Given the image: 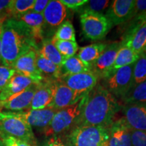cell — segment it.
Here are the masks:
<instances>
[{
	"label": "cell",
	"instance_id": "5bb4252c",
	"mask_svg": "<svg viewBox=\"0 0 146 146\" xmlns=\"http://www.w3.org/2000/svg\"><path fill=\"white\" fill-rule=\"evenodd\" d=\"M121 110L123 118L130 129L146 131V104H127Z\"/></svg>",
	"mask_w": 146,
	"mask_h": 146
},
{
	"label": "cell",
	"instance_id": "ba28073f",
	"mask_svg": "<svg viewBox=\"0 0 146 146\" xmlns=\"http://www.w3.org/2000/svg\"><path fill=\"white\" fill-rule=\"evenodd\" d=\"M68 14V9L66 8L59 0L50 1L43 14L44 36L46 32L48 35L52 34L54 36L60 25L67 20Z\"/></svg>",
	"mask_w": 146,
	"mask_h": 146
},
{
	"label": "cell",
	"instance_id": "ee69618b",
	"mask_svg": "<svg viewBox=\"0 0 146 146\" xmlns=\"http://www.w3.org/2000/svg\"><path fill=\"white\" fill-rule=\"evenodd\" d=\"M1 106H0V112H1Z\"/></svg>",
	"mask_w": 146,
	"mask_h": 146
},
{
	"label": "cell",
	"instance_id": "83f0119b",
	"mask_svg": "<svg viewBox=\"0 0 146 146\" xmlns=\"http://www.w3.org/2000/svg\"><path fill=\"white\" fill-rule=\"evenodd\" d=\"M121 101L124 104L134 103L146 104V81L131 89Z\"/></svg>",
	"mask_w": 146,
	"mask_h": 146
},
{
	"label": "cell",
	"instance_id": "d6986e66",
	"mask_svg": "<svg viewBox=\"0 0 146 146\" xmlns=\"http://www.w3.org/2000/svg\"><path fill=\"white\" fill-rule=\"evenodd\" d=\"M15 20L21 21L26 26L36 43L42 42L44 39V20L43 14L30 11Z\"/></svg>",
	"mask_w": 146,
	"mask_h": 146
},
{
	"label": "cell",
	"instance_id": "603a6c76",
	"mask_svg": "<svg viewBox=\"0 0 146 146\" xmlns=\"http://www.w3.org/2000/svg\"><path fill=\"white\" fill-rule=\"evenodd\" d=\"M36 65L44 79H60L61 78V69L50 60L43 57L39 50L36 51Z\"/></svg>",
	"mask_w": 146,
	"mask_h": 146
},
{
	"label": "cell",
	"instance_id": "7c38bea8",
	"mask_svg": "<svg viewBox=\"0 0 146 146\" xmlns=\"http://www.w3.org/2000/svg\"><path fill=\"white\" fill-rule=\"evenodd\" d=\"M57 110L54 108H46L41 110H28L14 112L31 127L43 132L50 124Z\"/></svg>",
	"mask_w": 146,
	"mask_h": 146
},
{
	"label": "cell",
	"instance_id": "f1b7e54d",
	"mask_svg": "<svg viewBox=\"0 0 146 146\" xmlns=\"http://www.w3.org/2000/svg\"><path fill=\"white\" fill-rule=\"evenodd\" d=\"M146 81V54L142 52L134 63L133 71V87Z\"/></svg>",
	"mask_w": 146,
	"mask_h": 146
},
{
	"label": "cell",
	"instance_id": "5b68a950",
	"mask_svg": "<svg viewBox=\"0 0 146 146\" xmlns=\"http://www.w3.org/2000/svg\"><path fill=\"white\" fill-rule=\"evenodd\" d=\"M86 96L83 97L74 104L57 110L50 124L43 132L45 135L47 137L60 136L70 131L81 112Z\"/></svg>",
	"mask_w": 146,
	"mask_h": 146
},
{
	"label": "cell",
	"instance_id": "8fae6325",
	"mask_svg": "<svg viewBox=\"0 0 146 146\" xmlns=\"http://www.w3.org/2000/svg\"><path fill=\"white\" fill-rule=\"evenodd\" d=\"M120 46V41L107 45L101 56L91 66V72L96 74L98 80H104L108 77L110 69L114 62Z\"/></svg>",
	"mask_w": 146,
	"mask_h": 146
},
{
	"label": "cell",
	"instance_id": "4316f807",
	"mask_svg": "<svg viewBox=\"0 0 146 146\" xmlns=\"http://www.w3.org/2000/svg\"><path fill=\"white\" fill-rule=\"evenodd\" d=\"M87 72H91V68L75 56L66 59L61 67L62 76Z\"/></svg>",
	"mask_w": 146,
	"mask_h": 146
},
{
	"label": "cell",
	"instance_id": "9a60e30c",
	"mask_svg": "<svg viewBox=\"0 0 146 146\" xmlns=\"http://www.w3.org/2000/svg\"><path fill=\"white\" fill-rule=\"evenodd\" d=\"M39 83H34L19 94L10 97L5 101H0L1 109H5L13 112H19L29 109L35 91Z\"/></svg>",
	"mask_w": 146,
	"mask_h": 146
},
{
	"label": "cell",
	"instance_id": "7a4b0ae2",
	"mask_svg": "<svg viewBox=\"0 0 146 146\" xmlns=\"http://www.w3.org/2000/svg\"><path fill=\"white\" fill-rule=\"evenodd\" d=\"M33 50H39V48L26 26L17 20H5L1 34L2 65L12 68L18 58Z\"/></svg>",
	"mask_w": 146,
	"mask_h": 146
},
{
	"label": "cell",
	"instance_id": "484cf974",
	"mask_svg": "<svg viewBox=\"0 0 146 146\" xmlns=\"http://www.w3.org/2000/svg\"><path fill=\"white\" fill-rule=\"evenodd\" d=\"M35 0H12L6 9V14L17 19L32 10Z\"/></svg>",
	"mask_w": 146,
	"mask_h": 146
},
{
	"label": "cell",
	"instance_id": "44dd1931",
	"mask_svg": "<svg viewBox=\"0 0 146 146\" xmlns=\"http://www.w3.org/2000/svg\"><path fill=\"white\" fill-rule=\"evenodd\" d=\"M120 42L121 45L129 47L137 54H141L146 46V21L127 39Z\"/></svg>",
	"mask_w": 146,
	"mask_h": 146
},
{
	"label": "cell",
	"instance_id": "3957f363",
	"mask_svg": "<svg viewBox=\"0 0 146 146\" xmlns=\"http://www.w3.org/2000/svg\"><path fill=\"white\" fill-rule=\"evenodd\" d=\"M68 146H108L109 129L103 127H76L68 131Z\"/></svg>",
	"mask_w": 146,
	"mask_h": 146
},
{
	"label": "cell",
	"instance_id": "e575fe53",
	"mask_svg": "<svg viewBox=\"0 0 146 146\" xmlns=\"http://www.w3.org/2000/svg\"><path fill=\"white\" fill-rule=\"evenodd\" d=\"M0 140L3 146H33L27 142L10 136L0 137Z\"/></svg>",
	"mask_w": 146,
	"mask_h": 146
},
{
	"label": "cell",
	"instance_id": "ab89813d",
	"mask_svg": "<svg viewBox=\"0 0 146 146\" xmlns=\"http://www.w3.org/2000/svg\"><path fill=\"white\" fill-rule=\"evenodd\" d=\"M10 1L7 0H0V13L3 12L4 10H6Z\"/></svg>",
	"mask_w": 146,
	"mask_h": 146
},
{
	"label": "cell",
	"instance_id": "74e56055",
	"mask_svg": "<svg viewBox=\"0 0 146 146\" xmlns=\"http://www.w3.org/2000/svg\"><path fill=\"white\" fill-rule=\"evenodd\" d=\"M49 2L50 1L48 0H35V2L31 11L35 13L43 14Z\"/></svg>",
	"mask_w": 146,
	"mask_h": 146
},
{
	"label": "cell",
	"instance_id": "8992f818",
	"mask_svg": "<svg viewBox=\"0 0 146 146\" xmlns=\"http://www.w3.org/2000/svg\"><path fill=\"white\" fill-rule=\"evenodd\" d=\"M81 31L87 39L92 41L102 40L112 29L105 14L84 12L80 14Z\"/></svg>",
	"mask_w": 146,
	"mask_h": 146
},
{
	"label": "cell",
	"instance_id": "4dcf8cb0",
	"mask_svg": "<svg viewBox=\"0 0 146 146\" xmlns=\"http://www.w3.org/2000/svg\"><path fill=\"white\" fill-rule=\"evenodd\" d=\"M110 1L108 0H91L83 6L78 8L76 12L79 14L84 12H92V13L103 14V12L108 8Z\"/></svg>",
	"mask_w": 146,
	"mask_h": 146
},
{
	"label": "cell",
	"instance_id": "ffe728a7",
	"mask_svg": "<svg viewBox=\"0 0 146 146\" xmlns=\"http://www.w3.org/2000/svg\"><path fill=\"white\" fill-rule=\"evenodd\" d=\"M37 83L32 78L22 74H16L12 76L6 87L0 92V101H5L10 97L19 94L31 85Z\"/></svg>",
	"mask_w": 146,
	"mask_h": 146
},
{
	"label": "cell",
	"instance_id": "8d00e7d4",
	"mask_svg": "<svg viewBox=\"0 0 146 146\" xmlns=\"http://www.w3.org/2000/svg\"><path fill=\"white\" fill-rule=\"evenodd\" d=\"M41 146H68L64 139L60 136H53L47 139Z\"/></svg>",
	"mask_w": 146,
	"mask_h": 146
},
{
	"label": "cell",
	"instance_id": "1f68e13d",
	"mask_svg": "<svg viewBox=\"0 0 146 146\" xmlns=\"http://www.w3.org/2000/svg\"><path fill=\"white\" fill-rule=\"evenodd\" d=\"M52 42L65 60L74 56L78 50V44L76 41L52 40Z\"/></svg>",
	"mask_w": 146,
	"mask_h": 146
},
{
	"label": "cell",
	"instance_id": "4fadbf2b",
	"mask_svg": "<svg viewBox=\"0 0 146 146\" xmlns=\"http://www.w3.org/2000/svg\"><path fill=\"white\" fill-rule=\"evenodd\" d=\"M36 51L33 50L21 56L16 60L12 67L16 72L26 76L40 83L44 80L43 76L37 69L36 65Z\"/></svg>",
	"mask_w": 146,
	"mask_h": 146
},
{
	"label": "cell",
	"instance_id": "f546056e",
	"mask_svg": "<svg viewBox=\"0 0 146 146\" xmlns=\"http://www.w3.org/2000/svg\"><path fill=\"white\" fill-rule=\"evenodd\" d=\"M52 39L76 41L75 30L70 21L67 19L63 22L57 29Z\"/></svg>",
	"mask_w": 146,
	"mask_h": 146
},
{
	"label": "cell",
	"instance_id": "6da1fadb",
	"mask_svg": "<svg viewBox=\"0 0 146 146\" xmlns=\"http://www.w3.org/2000/svg\"><path fill=\"white\" fill-rule=\"evenodd\" d=\"M122 106L112 94L98 83L85 97L81 112L73 127H103L109 129Z\"/></svg>",
	"mask_w": 146,
	"mask_h": 146
},
{
	"label": "cell",
	"instance_id": "52a82bcc",
	"mask_svg": "<svg viewBox=\"0 0 146 146\" xmlns=\"http://www.w3.org/2000/svg\"><path fill=\"white\" fill-rule=\"evenodd\" d=\"M133 66L134 64L124 66L102 80V85L116 99L122 100L132 89Z\"/></svg>",
	"mask_w": 146,
	"mask_h": 146
},
{
	"label": "cell",
	"instance_id": "d6a6232c",
	"mask_svg": "<svg viewBox=\"0 0 146 146\" xmlns=\"http://www.w3.org/2000/svg\"><path fill=\"white\" fill-rule=\"evenodd\" d=\"M15 74L16 70L14 68L0 65V92L6 87Z\"/></svg>",
	"mask_w": 146,
	"mask_h": 146
},
{
	"label": "cell",
	"instance_id": "30bf717a",
	"mask_svg": "<svg viewBox=\"0 0 146 146\" xmlns=\"http://www.w3.org/2000/svg\"><path fill=\"white\" fill-rule=\"evenodd\" d=\"M60 80L81 97L88 94L98 83V78L92 72L62 75Z\"/></svg>",
	"mask_w": 146,
	"mask_h": 146
},
{
	"label": "cell",
	"instance_id": "b9f144b4",
	"mask_svg": "<svg viewBox=\"0 0 146 146\" xmlns=\"http://www.w3.org/2000/svg\"><path fill=\"white\" fill-rule=\"evenodd\" d=\"M0 146H3V143H2V142L1 141V140H0Z\"/></svg>",
	"mask_w": 146,
	"mask_h": 146
},
{
	"label": "cell",
	"instance_id": "277c9868",
	"mask_svg": "<svg viewBox=\"0 0 146 146\" xmlns=\"http://www.w3.org/2000/svg\"><path fill=\"white\" fill-rule=\"evenodd\" d=\"M10 136L36 146L32 127L14 112H0V137Z\"/></svg>",
	"mask_w": 146,
	"mask_h": 146
},
{
	"label": "cell",
	"instance_id": "836d02e7",
	"mask_svg": "<svg viewBox=\"0 0 146 146\" xmlns=\"http://www.w3.org/2000/svg\"><path fill=\"white\" fill-rule=\"evenodd\" d=\"M131 146H146V131L131 129Z\"/></svg>",
	"mask_w": 146,
	"mask_h": 146
},
{
	"label": "cell",
	"instance_id": "7bdbcfd3",
	"mask_svg": "<svg viewBox=\"0 0 146 146\" xmlns=\"http://www.w3.org/2000/svg\"><path fill=\"white\" fill-rule=\"evenodd\" d=\"M143 52H145V54H146V46H145V48H144V50H143Z\"/></svg>",
	"mask_w": 146,
	"mask_h": 146
},
{
	"label": "cell",
	"instance_id": "2e32d148",
	"mask_svg": "<svg viewBox=\"0 0 146 146\" xmlns=\"http://www.w3.org/2000/svg\"><path fill=\"white\" fill-rule=\"evenodd\" d=\"M56 80L44 79L39 83L29 110H41L50 107L54 99Z\"/></svg>",
	"mask_w": 146,
	"mask_h": 146
},
{
	"label": "cell",
	"instance_id": "cb8c5ba5",
	"mask_svg": "<svg viewBox=\"0 0 146 146\" xmlns=\"http://www.w3.org/2000/svg\"><path fill=\"white\" fill-rule=\"evenodd\" d=\"M139 56V54L133 52L130 48L124 45H121L118 50L114 62L110 69L108 77L114 74L118 69L126 66L134 64L137 60Z\"/></svg>",
	"mask_w": 146,
	"mask_h": 146
},
{
	"label": "cell",
	"instance_id": "ac0fdd59",
	"mask_svg": "<svg viewBox=\"0 0 146 146\" xmlns=\"http://www.w3.org/2000/svg\"><path fill=\"white\" fill-rule=\"evenodd\" d=\"M130 131L123 117L114 120L109 128L108 146H131Z\"/></svg>",
	"mask_w": 146,
	"mask_h": 146
},
{
	"label": "cell",
	"instance_id": "60d3db41",
	"mask_svg": "<svg viewBox=\"0 0 146 146\" xmlns=\"http://www.w3.org/2000/svg\"><path fill=\"white\" fill-rule=\"evenodd\" d=\"M4 21L0 22V63L1 59V34H2V25Z\"/></svg>",
	"mask_w": 146,
	"mask_h": 146
},
{
	"label": "cell",
	"instance_id": "e0dca14e",
	"mask_svg": "<svg viewBox=\"0 0 146 146\" xmlns=\"http://www.w3.org/2000/svg\"><path fill=\"white\" fill-rule=\"evenodd\" d=\"M82 98L83 97L76 94L60 79H57L56 81L54 99L50 108L59 110L74 104Z\"/></svg>",
	"mask_w": 146,
	"mask_h": 146
},
{
	"label": "cell",
	"instance_id": "9c48e42d",
	"mask_svg": "<svg viewBox=\"0 0 146 146\" xmlns=\"http://www.w3.org/2000/svg\"><path fill=\"white\" fill-rule=\"evenodd\" d=\"M135 0H114L106 12L111 27L123 25L134 17Z\"/></svg>",
	"mask_w": 146,
	"mask_h": 146
},
{
	"label": "cell",
	"instance_id": "f35d334b",
	"mask_svg": "<svg viewBox=\"0 0 146 146\" xmlns=\"http://www.w3.org/2000/svg\"><path fill=\"white\" fill-rule=\"evenodd\" d=\"M146 13V0H137L135 2L134 16Z\"/></svg>",
	"mask_w": 146,
	"mask_h": 146
},
{
	"label": "cell",
	"instance_id": "d4e9b609",
	"mask_svg": "<svg viewBox=\"0 0 146 146\" xmlns=\"http://www.w3.org/2000/svg\"><path fill=\"white\" fill-rule=\"evenodd\" d=\"M39 52L43 57L50 60L61 69L65 58L58 52L52 42V37L43 39L41 42V46L39 48Z\"/></svg>",
	"mask_w": 146,
	"mask_h": 146
},
{
	"label": "cell",
	"instance_id": "7402d4cb",
	"mask_svg": "<svg viewBox=\"0 0 146 146\" xmlns=\"http://www.w3.org/2000/svg\"><path fill=\"white\" fill-rule=\"evenodd\" d=\"M107 44L104 43H93L80 48L76 56L87 66L91 68V66L101 56Z\"/></svg>",
	"mask_w": 146,
	"mask_h": 146
},
{
	"label": "cell",
	"instance_id": "d590c367",
	"mask_svg": "<svg viewBox=\"0 0 146 146\" xmlns=\"http://www.w3.org/2000/svg\"><path fill=\"white\" fill-rule=\"evenodd\" d=\"M60 1L68 10L77 11L87 2V0H60Z\"/></svg>",
	"mask_w": 146,
	"mask_h": 146
}]
</instances>
